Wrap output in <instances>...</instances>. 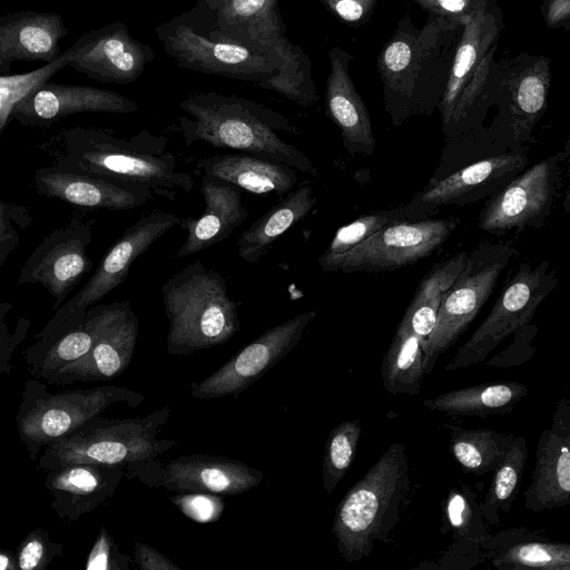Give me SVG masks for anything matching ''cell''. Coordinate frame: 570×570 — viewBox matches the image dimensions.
<instances>
[{
	"instance_id": "7",
	"label": "cell",
	"mask_w": 570,
	"mask_h": 570,
	"mask_svg": "<svg viewBox=\"0 0 570 570\" xmlns=\"http://www.w3.org/2000/svg\"><path fill=\"white\" fill-rule=\"evenodd\" d=\"M144 400L141 393L116 385L50 393L46 383L31 379L24 382L16 414L18 435L30 459L36 461L48 444L67 436L111 405L125 403L136 409Z\"/></svg>"
},
{
	"instance_id": "8",
	"label": "cell",
	"mask_w": 570,
	"mask_h": 570,
	"mask_svg": "<svg viewBox=\"0 0 570 570\" xmlns=\"http://www.w3.org/2000/svg\"><path fill=\"white\" fill-rule=\"evenodd\" d=\"M518 255L510 243L483 242L446 291L434 327L423 345L424 374H431L442 353L453 346L493 293L499 277Z\"/></svg>"
},
{
	"instance_id": "35",
	"label": "cell",
	"mask_w": 570,
	"mask_h": 570,
	"mask_svg": "<svg viewBox=\"0 0 570 570\" xmlns=\"http://www.w3.org/2000/svg\"><path fill=\"white\" fill-rule=\"evenodd\" d=\"M424 352L421 340L399 324L381 364L384 390L391 395H416L424 379Z\"/></svg>"
},
{
	"instance_id": "24",
	"label": "cell",
	"mask_w": 570,
	"mask_h": 570,
	"mask_svg": "<svg viewBox=\"0 0 570 570\" xmlns=\"http://www.w3.org/2000/svg\"><path fill=\"white\" fill-rule=\"evenodd\" d=\"M32 184L38 195L94 209H135L154 196L144 187L124 185L53 165L37 169Z\"/></svg>"
},
{
	"instance_id": "12",
	"label": "cell",
	"mask_w": 570,
	"mask_h": 570,
	"mask_svg": "<svg viewBox=\"0 0 570 570\" xmlns=\"http://www.w3.org/2000/svg\"><path fill=\"white\" fill-rule=\"evenodd\" d=\"M180 222L181 217L165 210H154L141 216L108 249L82 288L57 308L36 335L81 323L90 306L128 278L132 263L165 234L179 226Z\"/></svg>"
},
{
	"instance_id": "36",
	"label": "cell",
	"mask_w": 570,
	"mask_h": 570,
	"mask_svg": "<svg viewBox=\"0 0 570 570\" xmlns=\"http://www.w3.org/2000/svg\"><path fill=\"white\" fill-rule=\"evenodd\" d=\"M514 436L512 433H499L485 428L453 426L450 450L462 470L483 475L494 472L501 464Z\"/></svg>"
},
{
	"instance_id": "17",
	"label": "cell",
	"mask_w": 570,
	"mask_h": 570,
	"mask_svg": "<svg viewBox=\"0 0 570 570\" xmlns=\"http://www.w3.org/2000/svg\"><path fill=\"white\" fill-rule=\"evenodd\" d=\"M316 316L315 309L305 311L269 327L234 354L216 372L200 382L193 383L191 397L213 400L240 394L298 344Z\"/></svg>"
},
{
	"instance_id": "23",
	"label": "cell",
	"mask_w": 570,
	"mask_h": 570,
	"mask_svg": "<svg viewBox=\"0 0 570 570\" xmlns=\"http://www.w3.org/2000/svg\"><path fill=\"white\" fill-rule=\"evenodd\" d=\"M570 401H557L551 425L540 434L524 507L535 513L570 504Z\"/></svg>"
},
{
	"instance_id": "39",
	"label": "cell",
	"mask_w": 570,
	"mask_h": 570,
	"mask_svg": "<svg viewBox=\"0 0 570 570\" xmlns=\"http://www.w3.org/2000/svg\"><path fill=\"white\" fill-rule=\"evenodd\" d=\"M361 421L347 420L336 425L328 434L322 464V482L331 494L348 471L361 438Z\"/></svg>"
},
{
	"instance_id": "33",
	"label": "cell",
	"mask_w": 570,
	"mask_h": 570,
	"mask_svg": "<svg viewBox=\"0 0 570 570\" xmlns=\"http://www.w3.org/2000/svg\"><path fill=\"white\" fill-rule=\"evenodd\" d=\"M94 337L92 327L86 317L79 324L35 335L36 342L22 353L29 373L45 381L58 370L85 356Z\"/></svg>"
},
{
	"instance_id": "30",
	"label": "cell",
	"mask_w": 570,
	"mask_h": 570,
	"mask_svg": "<svg viewBox=\"0 0 570 570\" xmlns=\"http://www.w3.org/2000/svg\"><path fill=\"white\" fill-rule=\"evenodd\" d=\"M499 570H570V544L518 528L492 535L485 548Z\"/></svg>"
},
{
	"instance_id": "27",
	"label": "cell",
	"mask_w": 570,
	"mask_h": 570,
	"mask_svg": "<svg viewBox=\"0 0 570 570\" xmlns=\"http://www.w3.org/2000/svg\"><path fill=\"white\" fill-rule=\"evenodd\" d=\"M330 73L326 79L325 106L327 116L338 127L350 156H371L376 139L367 107L357 94L348 71L352 56L334 47L330 50Z\"/></svg>"
},
{
	"instance_id": "34",
	"label": "cell",
	"mask_w": 570,
	"mask_h": 570,
	"mask_svg": "<svg viewBox=\"0 0 570 570\" xmlns=\"http://www.w3.org/2000/svg\"><path fill=\"white\" fill-rule=\"evenodd\" d=\"M468 256V252H460L441 261L421 279L400 324L415 334L422 345L434 327L443 296L463 268Z\"/></svg>"
},
{
	"instance_id": "2",
	"label": "cell",
	"mask_w": 570,
	"mask_h": 570,
	"mask_svg": "<svg viewBox=\"0 0 570 570\" xmlns=\"http://www.w3.org/2000/svg\"><path fill=\"white\" fill-rule=\"evenodd\" d=\"M197 33L208 39L237 43L268 57L277 73L258 83L302 108L318 101L312 61L299 45L286 36L279 0H197L180 14Z\"/></svg>"
},
{
	"instance_id": "21",
	"label": "cell",
	"mask_w": 570,
	"mask_h": 570,
	"mask_svg": "<svg viewBox=\"0 0 570 570\" xmlns=\"http://www.w3.org/2000/svg\"><path fill=\"white\" fill-rule=\"evenodd\" d=\"M550 79L549 61L540 58L511 76L508 85L497 87L495 102L500 110L489 130L499 150L527 147L531 141L547 107Z\"/></svg>"
},
{
	"instance_id": "15",
	"label": "cell",
	"mask_w": 570,
	"mask_h": 570,
	"mask_svg": "<svg viewBox=\"0 0 570 570\" xmlns=\"http://www.w3.org/2000/svg\"><path fill=\"white\" fill-rule=\"evenodd\" d=\"M155 33L165 52L184 69L255 85L277 73L276 65L265 55L237 43L208 39L195 32L180 14L157 24Z\"/></svg>"
},
{
	"instance_id": "11",
	"label": "cell",
	"mask_w": 570,
	"mask_h": 570,
	"mask_svg": "<svg viewBox=\"0 0 570 570\" xmlns=\"http://www.w3.org/2000/svg\"><path fill=\"white\" fill-rule=\"evenodd\" d=\"M568 147L525 167L489 197L479 215L487 233L539 228L554 209L563 185Z\"/></svg>"
},
{
	"instance_id": "20",
	"label": "cell",
	"mask_w": 570,
	"mask_h": 570,
	"mask_svg": "<svg viewBox=\"0 0 570 570\" xmlns=\"http://www.w3.org/2000/svg\"><path fill=\"white\" fill-rule=\"evenodd\" d=\"M68 50L69 67L97 81L118 85L136 81L156 57L120 21L83 33Z\"/></svg>"
},
{
	"instance_id": "19",
	"label": "cell",
	"mask_w": 570,
	"mask_h": 570,
	"mask_svg": "<svg viewBox=\"0 0 570 570\" xmlns=\"http://www.w3.org/2000/svg\"><path fill=\"white\" fill-rule=\"evenodd\" d=\"M92 239V220L77 217L48 234L21 267L18 284H40L59 308L71 291L92 267L88 246Z\"/></svg>"
},
{
	"instance_id": "10",
	"label": "cell",
	"mask_w": 570,
	"mask_h": 570,
	"mask_svg": "<svg viewBox=\"0 0 570 570\" xmlns=\"http://www.w3.org/2000/svg\"><path fill=\"white\" fill-rule=\"evenodd\" d=\"M557 284L556 269L548 261L537 265L521 262L505 283L489 315L458 348L445 371L484 362L503 340L531 323L539 306Z\"/></svg>"
},
{
	"instance_id": "22",
	"label": "cell",
	"mask_w": 570,
	"mask_h": 570,
	"mask_svg": "<svg viewBox=\"0 0 570 570\" xmlns=\"http://www.w3.org/2000/svg\"><path fill=\"white\" fill-rule=\"evenodd\" d=\"M137 110L138 105L134 100L116 91L48 80L16 104L10 119L23 126L48 128L76 114H130Z\"/></svg>"
},
{
	"instance_id": "6",
	"label": "cell",
	"mask_w": 570,
	"mask_h": 570,
	"mask_svg": "<svg viewBox=\"0 0 570 570\" xmlns=\"http://www.w3.org/2000/svg\"><path fill=\"white\" fill-rule=\"evenodd\" d=\"M171 412L164 406L140 417L87 421L67 436L48 444L37 468L49 471L69 463L82 462L121 468L156 459L178 444L158 439Z\"/></svg>"
},
{
	"instance_id": "26",
	"label": "cell",
	"mask_w": 570,
	"mask_h": 570,
	"mask_svg": "<svg viewBox=\"0 0 570 570\" xmlns=\"http://www.w3.org/2000/svg\"><path fill=\"white\" fill-rule=\"evenodd\" d=\"M68 33L62 16L55 11L22 10L0 17V75L17 61L49 63L61 52L59 42Z\"/></svg>"
},
{
	"instance_id": "38",
	"label": "cell",
	"mask_w": 570,
	"mask_h": 570,
	"mask_svg": "<svg viewBox=\"0 0 570 570\" xmlns=\"http://www.w3.org/2000/svg\"><path fill=\"white\" fill-rule=\"evenodd\" d=\"M443 528L456 543L485 549L492 535L476 494L465 484L451 488L443 501Z\"/></svg>"
},
{
	"instance_id": "50",
	"label": "cell",
	"mask_w": 570,
	"mask_h": 570,
	"mask_svg": "<svg viewBox=\"0 0 570 570\" xmlns=\"http://www.w3.org/2000/svg\"><path fill=\"white\" fill-rule=\"evenodd\" d=\"M543 14L549 28L568 26L570 18V0H547Z\"/></svg>"
},
{
	"instance_id": "42",
	"label": "cell",
	"mask_w": 570,
	"mask_h": 570,
	"mask_svg": "<svg viewBox=\"0 0 570 570\" xmlns=\"http://www.w3.org/2000/svg\"><path fill=\"white\" fill-rule=\"evenodd\" d=\"M63 543L51 540L42 528L28 532L17 547V564L20 570H46L63 553Z\"/></svg>"
},
{
	"instance_id": "37",
	"label": "cell",
	"mask_w": 570,
	"mask_h": 570,
	"mask_svg": "<svg viewBox=\"0 0 570 570\" xmlns=\"http://www.w3.org/2000/svg\"><path fill=\"white\" fill-rule=\"evenodd\" d=\"M527 458L525 436H514L503 461L494 470L487 494L480 501V509L487 524L494 527L501 524V514L510 512L522 482Z\"/></svg>"
},
{
	"instance_id": "4",
	"label": "cell",
	"mask_w": 570,
	"mask_h": 570,
	"mask_svg": "<svg viewBox=\"0 0 570 570\" xmlns=\"http://www.w3.org/2000/svg\"><path fill=\"white\" fill-rule=\"evenodd\" d=\"M411 490L405 448L393 443L336 507L331 532L347 563L370 556L377 542L390 541Z\"/></svg>"
},
{
	"instance_id": "13",
	"label": "cell",
	"mask_w": 570,
	"mask_h": 570,
	"mask_svg": "<svg viewBox=\"0 0 570 570\" xmlns=\"http://www.w3.org/2000/svg\"><path fill=\"white\" fill-rule=\"evenodd\" d=\"M128 479H138L150 488L178 493L202 492L236 495L257 488L262 471L226 456L188 454L161 462L145 460L125 469Z\"/></svg>"
},
{
	"instance_id": "41",
	"label": "cell",
	"mask_w": 570,
	"mask_h": 570,
	"mask_svg": "<svg viewBox=\"0 0 570 570\" xmlns=\"http://www.w3.org/2000/svg\"><path fill=\"white\" fill-rule=\"evenodd\" d=\"M404 220H410L404 205L360 216L336 230L323 254L334 255L346 252L386 225Z\"/></svg>"
},
{
	"instance_id": "29",
	"label": "cell",
	"mask_w": 570,
	"mask_h": 570,
	"mask_svg": "<svg viewBox=\"0 0 570 570\" xmlns=\"http://www.w3.org/2000/svg\"><path fill=\"white\" fill-rule=\"evenodd\" d=\"M195 173L230 184L240 190L284 196L298 180L297 171L283 163L252 154L235 153L199 158Z\"/></svg>"
},
{
	"instance_id": "3",
	"label": "cell",
	"mask_w": 570,
	"mask_h": 570,
	"mask_svg": "<svg viewBox=\"0 0 570 570\" xmlns=\"http://www.w3.org/2000/svg\"><path fill=\"white\" fill-rule=\"evenodd\" d=\"M188 115L178 118L186 146L205 142L283 163L302 174L317 175L313 161L281 132L299 130L283 114L257 101L215 91L196 92L180 101Z\"/></svg>"
},
{
	"instance_id": "14",
	"label": "cell",
	"mask_w": 570,
	"mask_h": 570,
	"mask_svg": "<svg viewBox=\"0 0 570 570\" xmlns=\"http://www.w3.org/2000/svg\"><path fill=\"white\" fill-rule=\"evenodd\" d=\"M85 317L94 331V343L80 360L58 370L47 384L110 380L129 366L136 348L139 320L129 299L90 306Z\"/></svg>"
},
{
	"instance_id": "40",
	"label": "cell",
	"mask_w": 570,
	"mask_h": 570,
	"mask_svg": "<svg viewBox=\"0 0 570 570\" xmlns=\"http://www.w3.org/2000/svg\"><path fill=\"white\" fill-rule=\"evenodd\" d=\"M69 63V50L49 63L38 69L17 75H0V139L17 102L37 88L50 80L57 72Z\"/></svg>"
},
{
	"instance_id": "9",
	"label": "cell",
	"mask_w": 570,
	"mask_h": 570,
	"mask_svg": "<svg viewBox=\"0 0 570 570\" xmlns=\"http://www.w3.org/2000/svg\"><path fill=\"white\" fill-rule=\"evenodd\" d=\"M455 217L404 220L386 225L353 248L334 255L321 254L324 272H390L431 256L458 228Z\"/></svg>"
},
{
	"instance_id": "28",
	"label": "cell",
	"mask_w": 570,
	"mask_h": 570,
	"mask_svg": "<svg viewBox=\"0 0 570 570\" xmlns=\"http://www.w3.org/2000/svg\"><path fill=\"white\" fill-rule=\"evenodd\" d=\"M200 193L205 208L196 218H181L179 227L187 232V237L175 258H185L222 243L249 215L248 208L242 203L240 189L230 184L202 176Z\"/></svg>"
},
{
	"instance_id": "1",
	"label": "cell",
	"mask_w": 570,
	"mask_h": 570,
	"mask_svg": "<svg viewBox=\"0 0 570 570\" xmlns=\"http://www.w3.org/2000/svg\"><path fill=\"white\" fill-rule=\"evenodd\" d=\"M38 149L51 165L110 181L147 188L156 197L174 200L188 195L195 181L179 168L167 139L144 129L129 139L97 127L65 128Z\"/></svg>"
},
{
	"instance_id": "52",
	"label": "cell",
	"mask_w": 570,
	"mask_h": 570,
	"mask_svg": "<svg viewBox=\"0 0 570 570\" xmlns=\"http://www.w3.org/2000/svg\"><path fill=\"white\" fill-rule=\"evenodd\" d=\"M19 244V239H12L4 243H0V269L3 266L6 259L16 249Z\"/></svg>"
},
{
	"instance_id": "25",
	"label": "cell",
	"mask_w": 570,
	"mask_h": 570,
	"mask_svg": "<svg viewBox=\"0 0 570 570\" xmlns=\"http://www.w3.org/2000/svg\"><path fill=\"white\" fill-rule=\"evenodd\" d=\"M124 476L121 468L75 462L46 471L43 485L57 515L77 521L111 499Z\"/></svg>"
},
{
	"instance_id": "16",
	"label": "cell",
	"mask_w": 570,
	"mask_h": 570,
	"mask_svg": "<svg viewBox=\"0 0 570 570\" xmlns=\"http://www.w3.org/2000/svg\"><path fill=\"white\" fill-rule=\"evenodd\" d=\"M529 164L527 147L490 155L426 186L404 204L410 220L432 217L443 206H465L489 198Z\"/></svg>"
},
{
	"instance_id": "47",
	"label": "cell",
	"mask_w": 570,
	"mask_h": 570,
	"mask_svg": "<svg viewBox=\"0 0 570 570\" xmlns=\"http://www.w3.org/2000/svg\"><path fill=\"white\" fill-rule=\"evenodd\" d=\"M33 218L28 207L0 199V243L20 239V230L32 225Z\"/></svg>"
},
{
	"instance_id": "31",
	"label": "cell",
	"mask_w": 570,
	"mask_h": 570,
	"mask_svg": "<svg viewBox=\"0 0 570 570\" xmlns=\"http://www.w3.org/2000/svg\"><path fill=\"white\" fill-rule=\"evenodd\" d=\"M316 203L313 187L308 184L286 193L239 235L238 256L246 263H257L278 238L312 212Z\"/></svg>"
},
{
	"instance_id": "5",
	"label": "cell",
	"mask_w": 570,
	"mask_h": 570,
	"mask_svg": "<svg viewBox=\"0 0 570 570\" xmlns=\"http://www.w3.org/2000/svg\"><path fill=\"white\" fill-rule=\"evenodd\" d=\"M161 301L168 321L167 352L173 356L222 345L240 330L226 279L200 261L187 264L163 284Z\"/></svg>"
},
{
	"instance_id": "51",
	"label": "cell",
	"mask_w": 570,
	"mask_h": 570,
	"mask_svg": "<svg viewBox=\"0 0 570 570\" xmlns=\"http://www.w3.org/2000/svg\"><path fill=\"white\" fill-rule=\"evenodd\" d=\"M0 570H18L16 554L11 550L0 549Z\"/></svg>"
},
{
	"instance_id": "45",
	"label": "cell",
	"mask_w": 570,
	"mask_h": 570,
	"mask_svg": "<svg viewBox=\"0 0 570 570\" xmlns=\"http://www.w3.org/2000/svg\"><path fill=\"white\" fill-rule=\"evenodd\" d=\"M169 499L183 514L199 523L217 521L224 510L223 500L213 493L187 492Z\"/></svg>"
},
{
	"instance_id": "18",
	"label": "cell",
	"mask_w": 570,
	"mask_h": 570,
	"mask_svg": "<svg viewBox=\"0 0 570 570\" xmlns=\"http://www.w3.org/2000/svg\"><path fill=\"white\" fill-rule=\"evenodd\" d=\"M495 9H488L464 26L438 109L443 127L462 121L480 99L489 80L490 61L501 29Z\"/></svg>"
},
{
	"instance_id": "49",
	"label": "cell",
	"mask_w": 570,
	"mask_h": 570,
	"mask_svg": "<svg viewBox=\"0 0 570 570\" xmlns=\"http://www.w3.org/2000/svg\"><path fill=\"white\" fill-rule=\"evenodd\" d=\"M134 562L140 570H180L165 554L140 541L135 542L134 546Z\"/></svg>"
},
{
	"instance_id": "48",
	"label": "cell",
	"mask_w": 570,
	"mask_h": 570,
	"mask_svg": "<svg viewBox=\"0 0 570 570\" xmlns=\"http://www.w3.org/2000/svg\"><path fill=\"white\" fill-rule=\"evenodd\" d=\"M334 17L341 21L358 26L373 13L376 0H320Z\"/></svg>"
},
{
	"instance_id": "46",
	"label": "cell",
	"mask_w": 570,
	"mask_h": 570,
	"mask_svg": "<svg viewBox=\"0 0 570 570\" xmlns=\"http://www.w3.org/2000/svg\"><path fill=\"white\" fill-rule=\"evenodd\" d=\"M12 307L9 302H0V379L10 374L13 353L24 341L30 327V321L20 317L14 330L10 332L7 316Z\"/></svg>"
},
{
	"instance_id": "32",
	"label": "cell",
	"mask_w": 570,
	"mask_h": 570,
	"mask_svg": "<svg viewBox=\"0 0 570 570\" xmlns=\"http://www.w3.org/2000/svg\"><path fill=\"white\" fill-rule=\"evenodd\" d=\"M527 394L528 387L522 383L492 382L449 391L422 403L451 415L485 417L512 412Z\"/></svg>"
},
{
	"instance_id": "44",
	"label": "cell",
	"mask_w": 570,
	"mask_h": 570,
	"mask_svg": "<svg viewBox=\"0 0 570 570\" xmlns=\"http://www.w3.org/2000/svg\"><path fill=\"white\" fill-rule=\"evenodd\" d=\"M131 558L121 553L118 544L105 527L99 529L86 559V570H128Z\"/></svg>"
},
{
	"instance_id": "43",
	"label": "cell",
	"mask_w": 570,
	"mask_h": 570,
	"mask_svg": "<svg viewBox=\"0 0 570 570\" xmlns=\"http://www.w3.org/2000/svg\"><path fill=\"white\" fill-rule=\"evenodd\" d=\"M431 17L446 27L468 24L478 14L491 8L490 0H414Z\"/></svg>"
}]
</instances>
